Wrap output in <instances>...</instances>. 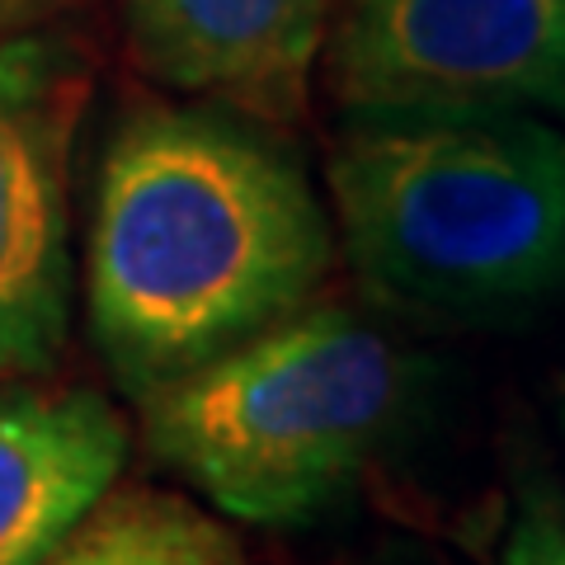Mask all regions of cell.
<instances>
[{"label": "cell", "mask_w": 565, "mask_h": 565, "mask_svg": "<svg viewBox=\"0 0 565 565\" xmlns=\"http://www.w3.org/2000/svg\"><path fill=\"white\" fill-rule=\"evenodd\" d=\"M330 264V212L269 122L156 104L104 147L85 311L132 401L316 302Z\"/></svg>", "instance_id": "1"}, {"label": "cell", "mask_w": 565, "mask_h": 565, "mask_svg": "<svg viewBox=\"0 0 565 565\" xmlns=\"http://www.w3.org/2000/svg\"><path fill=\"white\" fill-rule=\"evenodd\" d=\"M326 184L386 307L481 316L565 282V128L527 109L349 114Z\"/></svg>", "instance_id": "2"}, {"label": "cell", "mask_w": 565, "mask_h": 565, "mask_svg": "<svg viewBox=\"0 0 565 565\" xmlns=\"http://www.w3.org/2000/svg\"><path fill=\"white\" fill-rule=\"evenodd\" d=\"M419 396V363L344 302H307L147 392L141 444L226 519L307 523L363 481Z\"/></svg>", "instance_id": "3"}, {"label": "cell", "mask_w": 565, "mask_h": 565, "mask_svg": "<svg viewBox=\"0 0 565 565\" xmlns=\"http://www.w3.org/2000/svg\"><path fill=\"white\" fill-rule=\"evenodd\" d=\"M330 90L344 114L565 109V0H344Z\"/></svg>", "instance_id": "4"}, {"label": "cell", "mask_w": 565, "mask_h": 565, "mask_svg": "<svg viewBox=\"0 0 565 565\" xmlns=\"http://www.w3.org/2000/svg\"><path fill=\"white\" fill-rule=\"evenodd\" d=\"M90 71L57 33L0 29V377H43L71 330V151Z\"/></svg>", "instance_id": "5"}, {"label": "cell", "mask_w": 565, "mask_h": 565, "mask_svg": "<svg viewBox=\"0 0 565 565\" xmlns=\"http://www.w3.org/2000/svg\"><path fill=\"white\" fill-rule=\"evenodd\" d=\"M132 57L161 85L259 122L307 109L334 0H118Z\"/></svg>", "instance_id": "6"}, {"label": "cell", "mask_w": 565, "mask_h": 565, "mask_svg": "<svg viewBox=\"0 0 565 565\" xmlns=\"http://www.w3.org/2000/svg\"><path fill=\"white\" fill-rule=\"evenodd\" d=\"M128 424L99 392H0V565H43L118 486Z\"/></svg>", "instance_id": "7"}, {"label": "cell", "mask_w": 565, "mask_h": 565, "mask_svg": "<svg viewBox=\"0 0 565 565\" xmlns=\"http://www.w3.org/2000/svg\"><path fill=\"white\" fill-rule=\"evenodd\" d=\"M43 565H250L199 504L161 490H109Z\"/></svg>", "instance_id": "8"}, {"label": "cell", "mask_w": 565, "mask_h": 565, "mask_svg": "<svg viewBox=\"0 0 565 565\" xmlns=\"http://www.w3.org/2000/svg\"><path fill=\"white\" fill-rule=\"evenodd\" d=\"M500 565H565V504L552 481L519 490L514 519L500 542Z\"/></svg>", "instance_id": "9"}, {"label": "cell", "mask_w": 565, "mask_h": 565, "mask_svg": "<svg viewBox=\"0 0 565 565\" xmlns=\"http://www.w3.org/2000/svg\"><path fill=\"white\" fill-rule=\"evenodd\" d=\"M367 565H429V561H424L419 552H411V546H386V552L373 556Z\"/></svg>", "instance_id": "10"}, {"label": "cell", "mask_w": 565, "mask_h": 565, "mask_svg": "<svg viewBox=\"0 0 565 565\" xmlns=\"http://www.w3.org/2000/svg\"><path fill=\"white\" fill-rule=\"evenodd\" d=\"M0 6H29V0H0Z\"/></svg>", "instance_id": "11"}]
</instances>
